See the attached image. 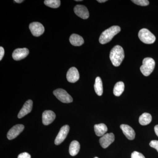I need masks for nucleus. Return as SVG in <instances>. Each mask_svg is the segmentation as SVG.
<instances>
[{
	"label": "nucleus",
	"mask_w": 158,
	"mask_h": 158,
	"mask_svg": "<svg viewBox=\"0 0 158 158\" xmlns=\"http://www.w3.org/2000/svg\"><path fill=\"white\" fill-rule=\"evenodd\" d=\"M74 11L78 16L83 19H87L89 17L88 9L83 5H77L74 7Z\"/></svg>",
	"instance_id": "10"
},
{
	"label": "nucleus",
	"mask_w": 158,
	"mask_h": 158,
	"mask_svg": "<svg viewBox=\"0 0 158 158\" xmlns=\"http://www.w3.org/2000/svg\"><path fill=\"white\" fill-rule=\"evenodd\" d=\"M5 54V50L3 47H0V60H2Z\"/></svg>",
	"instance_id": "27"
},
{
	"label": "nucleus",
	"mask_w": 158,
	"mask_h": 158,
	"mask_svg": "<svg viewBox=\"0 0 158 158\" xmlns=\"http://www.w3.org/2000/svg\"><path fill=\"white\" fill-rule=\"evenodd\" d=\"M132 2L136 5L142 6H148L149 4V1L148 0H133Z\"/></svg>",
	"instance_id": "23"
},
{
	"label": "nucleus",
	"mask_w": 158,
	"mask_h": 158,
	"mask_svg": "<svg viewBox=\"0 0 158 158\" xmlns=\"http://www.w3.org/2000/svg\"><path fill=\"white\" fill-rule=\"evenodd\" d=\"M80 149V144L78 141H72L69 145V152L71 156H76Z\"/></svg>",
	"instance_id": "18"
},
{
	"label": "nucleus",
	"mask_w": 158,
	"mask_h": 158,
	"mask_svg": "<svg viewBox=\"0 0 158 158\" xmlns=\"http://www.w3.org/2000/svg\"><path fill=\"white\" fill-rule=\"evenodd\" d=\"M67 81L70 83H75L80 78V74L77 69L75 67H71L67 72L66 74Z\"/></svg>",
	"instance_id": "11"
},
{
	"label": "nucleus",
	"mask_w": 158,
	"mask_h": 158,
	"mask_svg": "<svg viewBox=\"0 0 158 158\" xmlns=\"http://www.w3.org/2000/svg\"><path fill=\"white\" fill-rule=\"evenodd\" d=\"M115 140V136L113 133H108L102 136L99 140L100 144L102 147L106 148L109 147Z\"/></svg>",
	"instance_id": "8"
},
{
	"label": "nucleus",
	"mask_w": 158,
	"mask_h": 158,
	"mask_svg": "<svg viewBox=\"0 0 158 158\" xmlns=\"http://www.w3.org/2000/svg\"><path fill=\"white\" fill-rule=\"evenodd\" d=\"M138 37L142 42L146 44H152L156 40L153 34L147 29H141L138 33Z\"/></svg>",
	"instance_id": "4"
},
{
	"label": "nucleus",
	"mask_w": 158,
	"mask_h": 158,
	"mask_svg": "<svg viewBox=\"0 0 158 158\" xmlns=\"http://www.w3.org/2000/svg\"><path fill=\"white\" fill-rule=\"evenodd\" d=\"M69 41L73 45L75 46H80L84 43L83 37L77 34H73L69 38Z\"/></svg>",
	"instance_id": "16"
},
{
	"label": "nucleus",
	"mask_w": 158,
	"mask_h": 158,
	"mask_svg": "<svg viewBox=\"0 0 158 158\" xmlns=\"http://www.w3.org/2000/svg\"><path fill=\"white\" fill-rule=\"evenodd\" d=\"M94 90L98 96H101L103 94L102 82L100 77H97L95 79V84L94 85Z\"/></svg>",
	"instance_id": "20"
},
{
	"label": "nucleus",
	"mask_w": 158,
	"mask_h": 158,
	"mask_svg": "<svg viewBox=\"0 0 158 158\" xmlns=\"http://www.w3.org/2000/svg\"><path fill=\"white\" fill-rule=\"evenodd\" d=\"M124 90V84L123 82H117L113 89V94L116 96H119Z\"/></svg>",
	"instance_id": "21"
},
{
	"label": "nucleus",
	"mask_w": 158,
	"mask_h": 158,
	"mask_svg": "<svg viewBox=\"0 0 158 158\" xmlns=\"http://www.w3.org/2000/svg\"><path fill=\"white\" fill-rule=\"evenodd\" d=\"M110 59L114 66L117 67L121 64L125 57L123 48L119 45H116L110 51Z\"/></svg>",
	"instance_id": "1"
},
{
	"label": "nucleus",
	"mask_w": 158,
	"mask_h": 158,
	"mask_svg": "<svg viewBox=\"0 0 158 158\" xmlns=\"http://www.w3.org/2000/svg\"><path fill=\"white\" fill-rule=\"evenodd\" d=\"M54 95L60 101L65 103H69L73 101V99L66 90L62 89H57L53 91Z\"/></svg>",
	"instance_id": "5"
},
{
	"label": "nucleus",
	"mask_w": 158,
	"mask_h": 158,
	"mask_svg": "<svg viewBox=\"0 0 158 158\" xmlns=\"http://www.w3.org/2000/svg\"><path fill=\"white\" fill-rule=\"evenodd\" d=\"M152 117L149 113H143L139 118V122L142 126L147 125L151 122Z\"/></svg>",
	"instance_id": "19"
},
{
	"label": "nucleus",
	"mask_w": 158,
	"mask_h": 158,
	"mask_svg": "<svg viewBox=\"0 0 158 158\" xmlns=\"http://www.w3.org/2000/svg\"><path fill=\"white\" fill-rule=\"evenodd\" d=\"M155 132L156 134V135L158 137V125H156L154 127Z\"/></svg>",
	"instance_id": "28"
},
{
	"label": "nucleus",
	"mask_w": 158,
	"mask_h": 158,
	"mask_svg": "<svg viewBox=\"0 0 158 158\" xmlns=\"http://www.w3.org/2000/svg\"><path fill=\"white\" fill-rule=\"evenodd\" d=\"M44 3L46 6L48 7L53 9H56L60 6L61 1L59 0H45Z\"/></svg>",
	"instance_id": "22"
},
{
	"label": "nucleus",
	"mask_w": 158,
	"mask_h": 158,
	"mask_svg": "<svg viewBox=\"0 0 158 158\" xmlns=\"http://www.w3.org/2000/svg\"><path fill=\"white\" fill-rule=\"evenodd\" d=\"M24 126L22 124H17L9 130L7 134V138L9 140H12L17 137L23 131Z\"/></svg>",
	"instance_id": "9"
},
{
	"label": "nucleus",
	"mask_w": 158,
	"mask_h": 158,
	"mask_svg": "<svg viewBox=\"0 0 158 158\" xmlns=\"http://www.w3.org/2000/svg\"><path fill=\"white\" fill-rule=\"evenodd\" d=\"M94 130L97 136L102 137L107 132L108 128L106 124L100 123L95 124L94 126Z\"/></svg>",
	"instance_id": "17"
},
{
	"label": "nucleus",
	"mask_w": 158,
	"mask_h": 158,
	"mask_svg": "<svg viewBox=\"0 0 158 158\" xmlns=\"http://www.w3.org/2000/svg\"><path fill=\"white\" fill-rule=\"evenodd\" d=\"M14 2L17 3H21L24 2V1L23 0H15Z\"/></svg>",
	"instance_id": "29"
},
{
	"label": "nucleus",
	"mask_w": 158,
	"mask_h": 158,
	"mask_svg": "<svg viewBox=\"0 0 158 158\" xmlns=\"http://www.w3.org/2000/svg\"><path fill=\"white\" fill-rule=\"evenodd\" d=\"M33 107V102L31 100H28L25 103L23 108L19 111L18 115V117L21 118L31 113Z\"/></svg>",
	"instance_id": "14"
},
{
	"label": "nucleus",
	"mask_w": 158,
	"mask_h": 158,
	"mask_svg": "<svg viewBox=\"0 0 158 158\" xmlns=\"http://www.w3.org/2000/svg\"><path fill=\"white\" fill-rule=\"evenodd\" d=\"M131 158H145L142 154L138 152L135 151L132 152L131 156Z\"/></svg>",
	"instance_id": "24"
},
{
	"label": "nucleus",
	"mask_w": 158,
	"mask_h": 158,
	"mask_svg": "<svg viewBox=\"0 0 158 158\" xmlns=\"http://www.w3.org/2000/svg\"><path fill=\"white\" fill-rule=\"evenodd\" d=\"M150 146L156 150L158 152V141L157 140H152L150 142Z\"/></svg>",
	"instance_id": "25"
},
{
	"label": "nucleus",
	"mask_w": 158,
	"mask_h": 158,
	"mask_svg": "<svg viewBox=\"0 0 158 158\" xmlns=\"http://www.w3.org/2000/svg\"><path fill=\"white\" fill-rule=\"evenodd\" d=\"M29 54V51L27 48H17L13 52L12 56L15 60L18 61L25 58Z\"/></svg>",
	"instance_id": "13"
},
{
	"label": "nucleus",
	"mask_w": 158,
	"mask_h": 158,
	"mask_svg": "<svg viewBox=\"0 0 158 158\" xmlns=\"http://www.w3.org/2000/svg\"><path fill=\"white\" fill-rule=\"evenodd\" d=\"M29 28L33 36L35 37H39L44 32V27L39 22L31 23L29 25Z\"/></svg>",
	"instance_id": "6"
},
{
	"label": "nucleus",
	"mask_w": 158,
	"mask_h": 158,
	"mask_svg": "<svg viewBox=\"0 0 158 158\" xmlns=\"http://www.w3.org/2000/svg\"><path fill=\"white\" fill-rule=\"evenodd\" d=\"M120 128L128 139L133 140L135 139V132L132 128L130 126L127 124H122L120 125Z\"/></svg>",
	"instance_id": "15"
},
{
	"label": "nucleus",
	"mask_w": 158,
	"mask_h": 158,
	"mask_svg": "<svg viewBox=\"0 0 158 158\" xmlns=\"http://www.w3.org/2000/svg\"><path fill=\"white\" fill-rule=\"evenodd\" d=\"M18 158H31V156L27 152H23L20 154Z\"/></svg>",
	"instance_id": "26"
},
{
	"label": "nucleus",
	"mask_w": 158,
	"mask_h": 158,
	"mask_svg": "<svg viewBox=\"0 0 158 158\" xmlns=\"http://www.w3.org/2000/svg\"><path fill=\"white\" fill-rule=\"evenodd\" d=\"M155 66V62L151 58H145L143 59L142 65L140 67L141 73L144 76H149L152 72Z\"/></svg>",
	"instance_id": "3"
},
{
	"label": "nucleus",
	"mask_w": 158,
	"mask_h": 158,
	"mask_svg": "<svg viewBox=\"0 0 158 158\" xmlns=\"http://www.w3.org/2000/svg\"><path fill=\"white\" fill-rule=\"evenodd\" d=\"M55 113L51 110H45L42 114V122L44 125H48L53 122L56 118Z\"/></svg>",
	"instance_id": "12"
},
{
	"label": "nucleus",
	"mask_w": 158,
	"mask_h": 158,
	"mask_svg": "<svg viewBox=\"0 0 158 158\" xmlns=\"http://www.w3.org/2000/svg\"><path fill=\"white\" fill-rule=\"evenodd\" d=\"M69 131V127L68 125L63 126L59 131L55 139V143L56 145H59L65 140Z\"/></svg>",
	"instance_id": "7"
},
{
	"label": "nucleus",
	"mask_w": 158,
	"mask_h": 158,
	"mask_svg": "<svg viewBox=\"0 0 158 158\" xmlns=\"http://www.w3.org/2000/svg\"><path fill=\"white\" fill-rule=\"evenodd\" d=\"M120 31L121 29L118 26H113L110 27L102 33L99 39V42L101 44H104L110 42L113 37L118 34Z\"/></svg>",
	"instance_id": "2"
},
{
	"label": "nucleus",
	"mask_w": 158,
	"mask_h": 158,
	"mask_svg": "<svg viewBox=\"0 0 158 158\" xmlns=\"http://www.w3.org/2000/svg\"><path fill=\"white\" fill-rule=\"evenodd\" d=\"M94 158H99L97 157H94Z\"/></svg>",
	"instance_id": "32"
},
{
	"label": "nucleus",
	"mask_w": 158,
	"mask_h": 158,
	"mask_svg": "<svg viewBox=\"0 0 158 158\" xmlns=\"http://www.w3.org/2000/svg\"><path fill=\"white\" fill-rule=\"evenodd\" d=\"M76 2H82V0H76Z\"/></svg>",
	"instance_id": "31"
},
{
	"label": "nucleus",
	"mask_w": 158,
	"mask_h": 158,
	"mask_svg": "<svg viewBox=\"0 0 158 158\" xmlns=\"http://www.w3.org/2000/svg\"><path fill=\"white\" fill-rule=\"evenodd\" d=\"M97 2L99 3H104L107 2V0H98Z\"/></svg>",
	"instance_id": "30"
}]
</instances>
